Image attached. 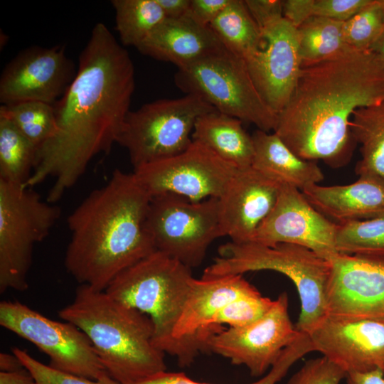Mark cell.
<instances>
[{"label": "cell", "mask_w": 384, "mask_h": 384, "mask_svg": "<svg viewBox=\"0 0 384 384\" xmlns=\"http://www.w3.org/2000/svg\"><path fill=\"white\" fill-rule=\"evenodd\" d=\"M134 89L129 53L106 25L97 23L80 55L73 80L53 105L56 131L38 149L32 174L23 186L55 178L46 201H58L90 161L109 153L117 143Z\"/></svg>", "instance_id": "6da1fadb"}, {"label": "cell", "mask_w": 384, "mask_h": 384, "mask_svg": "<svg viewBox=\"0 0 384 384\" xmlns=\"http://www.w3.org/2000/svg\"><path fill=\"white\" fill-rule=\"evenodd\" d=\"M383 101L384 67L370 50L350 49L302 68L273 132L301 159L338 169L350 161L357 144L353 114Z\"/></svg>", "instance_id": "7a4b0ae2"}, {"label": "cell", "mask_w": 384, "mask_h": 384, "mask_svg": "<svg viewBox=\"0 0 384 384\" xmlns=\"http://www.w3.org/2000/svg\"><path fill=\"white\" fill-rule=\"evenodd\" d=\"M151 198L133 173L117 169L70 214L64 264L80 284L105 291L120 272L156 250L147 226Z\"/></svg>", "instance_id": "3957f363"}, {"label": "cell", "mask_w": 384, "mask_h": 384, "mask_svg": "<svg viewBox=\"0 0 384 384\" xmlns=\"http://www.w3.org/2000/svg\"><path fill=\"white\" fill-rule=\"evenodd\" d=\"M58 316L86 334L105 371L119 384H136L166 370L150 318L105 291L79 284Z\"/></svg>", "instance_id": "277c9868"}, {"label": "cell", "mask_w": 384, "mask_h": 384, "mask_svg": "<svg viewBox=\"0 0 384 384\" xmlns=\"http://www.w3.org/2000/svg\"><path fill=\"white\" fill-rule=\"evenodd\" d=\"M195 278L191 269L157 250L120 272L105 292L114 299L147 315L154 326V343L189 366L204 348L176 339L174 329Z\"/></svg>", "instance_id": "5b68a950"}, {"label": "cell", "mask_w": 384, "mask_h": 384, "mask_svg": "<svg viewBox=\"0 0 384 384\" xmlns=\"http://www.w3.org/2000/svg\"><path fill=\"white\" fill-rule=\"evenodd\" d=\"M218 253L204 270L202 279L253 271H275L290 279L297 289L301 302L296 326L299 331L309 334L328 314L330 261L310 249L291 243L269 247L253 242H229L219 247Z\"/></svg>", "instance_id": "8992f818"}, {"label": "cell", "mask_w": 384, "mask_h": 384, "mask_svg": "<svg viewBox=\"0 0 384 384\" xmlns=\"http://www.w3.org/2000/svg\"><path fill=\"white\" fill-rule=\"evenodd\" d=\"M176 85L186 95H198L218 111L270 132L277 114L264 101L249 73L245 61L224 46L178 68Z\"/></svg>", "instance_id": "52a82bcc"}, {"label": "cell", "mask_w": 384, "mask_h": 384, "mask_svg": "<svg viewBox=\"0 0 384 384\" xmlns=\"http://www.w3.org/2000/svg\"><path fill=\"white\" fill-rule=\"evenodd\" d=\"M61 215L31 188L0 179V292L28 288V274L36 243Z\"/></svg>", "instance_id": "ba28073f"}, {"label": "cell", "mask_w": 384, "mask_h": 384, "mask_svg": "<svg viewBox=\"0 0 384 384\" xmlns=\"http://www.w3.org/2000/svg\"><path fill=\"white\" fill-rule=\"evenodd\" d=\"M217 110L192 94L161 99L129 111L117 143L128 151L134 169L184 151L198 118Z\"/></svg>", "instance_id": "9c48e42d"}, {"label": "cell", "mask_w": 384, "mask_h": 384, "mask_svg": "<svg viewBox=\"0 0 384 384\" xmlns=\"http://www.w3.org/2000/svg\"><path fill=\"white\" fill-rule=\"evenodd\" d=\"M148 229L156 250L189 268L199 266L210 245L224 236L220 226L218 198L191 201L164 193L151 198Z\"/></svg>", "instance_id": "30bf717a"}, {"label": "cell", "mask_w": 384, "mask_h": 384, "mask_svg": "<svg viewBox=\"0 0 384 384\" xmlns=\"http://www.w3.org/2000/svg\"><path fill=\"white\" fill-rule=\"evenodd\" d=\"M0 325L46 353L52 368L91 380L107 373L88 337L70 322L52 320L18 301L4 300Z\"/></svg>", "instance_id": "8fae6325"}, {"label": "cell", "mask_w": 384, "mask_h": 384, "mask_svg": "<svg viewBox=\"0 0 384 384\" xmlns=\"http://www.w3.org/2000/svg\"><path fill=\"white\" fill-rule=\"evenodd\" d=\"M238 171L193 140L181 154L143 165L133 174L151 198L173 193L198 202L219 198Z\"/></svg>", "instance_id": "7c38bea8"}, {"label": "cell", "mask_w": 384, "mask_h": 384, "mask_svg": "<svg viewBox=\"0 0 384 384\" xmlns=\"http://www.w3.org/2000/svg\"><path fill=\"white\" fill-rule=\"evenodd\" d=\"M301 334L293 326L288 313L286 292L279 295L260 319L240 327L218 329L206 339V351L243 365L254 377L263 376L281 356L284 349Z\"/></svg>", "instance_id": "4fadbf2b"}, {"label": "cell", "mask_w": 384, "mask_h": 384, "mask_svg": "<svg viewBox=\"0 0 384 384\" xmlns=\"http://www.w3.org/2000/svg\"><path fill=\"white\" fill-rule=\"evenodd\" d=\"M336 229L337 223L314 208L300 190L281 184L272 210L250 242L269 247L295 244L329 260L338 253L335 246Z\"/></svg>", "instance_id": "5bb4252c"}, {"label": "cell", "mask_w": 384, "mask_h": 384, "mask_svg": "<svg viewBox=\"0 0 384 384\" xmlns=\"http://www.w3.org/2000/svg\"><path fill=\"white\" fill-rule=\"evenodd\" d=\"M77 70L63 46H32L17 54L0 78L1 105L38 101L55 105Z\"/></svg>", "instance_id": "9a60e30c"}, {"label": "cell", "mask_w": 384, "mask_h": 384, "mask_svg": "<svg viewBox=\"0 0 384 384\" xmlns=\"http://www.w3.org/2000/svg\"><path fill=\"white\" fill-rule=\"evenodd\" d=\"M329 261L328 314L384 319V256L338 252Z\"/></svg>", "instance_id": "2e32d148"}, {"label": "cell", "mask_w": 384, "mask_h": 384, "mask_svg": "<svg viewBox=\"0 0 384 384\" xmlns=\"http://www.w3.org/2000/svg\"><path fill=\"white\" fill-rule=\"evenodd\" d=\"M308 335L314 351L346 373L384 371V319L327 314Z\"/></svg>", "instance_id": "e0dca14e"}, {"label": "cell", "mask_w": 384, "mask_h": 384, "mask_svg": "<svg viewBox=\"0 0 384 384\" xmlns=\"http://www.w3.org/2000/svg\"><path fill=\"white\" fill-rule=\"evenodd\" d=\"M262 33L265 48L245 63L260 95L278 114L292 97L302 69L297 28L283 18Z\"/></svg>", "instance_id": "ac0fdd59"}, {"label": "cell", "mask_w": 384, "mask_h": 384, "mask_svg": "<svg viewBox=\"0 0 384 384\" xmlns=\"http://www.w3.org/2000/svg\"><path fill=\"white\" fill-rule=\"evenodd\" d=\"M280 184L252 166L238 169L218 198L221 231L231 242H250L261 223L272 210Z\"/></svg>", "instance_id": "d6986e66"}, {"label": "cell", "mask_w": 384, "mask_h": 384, "mask_svg": "<svg viewBox=\"0 0 384 384\" xmlns=\"http://www.w3.org/2000/svg\"><path fill=\"white\" fill-rule=\"evenodd\" d=\"M257 289L242 274L210 279H194L181 316L174 329L176 339L202 346L214 327L209 324L227 304Z\"/></svg>", "instance_id": "ffe728a7"}, {"label": "cell", "mask_w": 384, "mask_h": 384, "mask_svg": "<svg viewBox=\"0 0 384 384\" xmlns=\"http://www.w3.org/2000/svg\"><path fill=\"white\" fill-rule=\"evenodd\" d=\"M319 212L339 223L384 217V178L363 174L341 186L310 185L302 191Z\"/></svg>", "instance_id": "44dd1931"}, {"label": "cell", "mask_w": 384, "mask_h": 384, "mask_svg": "<svg viewBox=\"0 0 384 384\" xmlns=\"http://www.w3.org/2000/svg\"><path fill=\"white\" fill-rule=\"evenodd\" d=\"M223 47L210 27L203 26L187 16L166 18L137 50L156 60L171 63L178 68Z\"/></svg>", "instance_id": "7402d4cb"}, {"label": "cell", "mask_w": 384, "mask_h": 384, "mask_svg": "<svg viewBox=\"0 0 384 384\" xmlns=\"http://www.w3.org/2000/svg\"><path fill=\"white\" fill-rule=\"evenodd\" d=\"M252 137L254 144L252 167L267 178L301 191L324 179V174L315 161L297 156L275 133L257 129Z\"/></svg>", "instance_id": "603a6c76"}, {"label": "cell", "mask_w": 384, "mask_h": 384, "mask_svg": "<svg viewBox=\"0 0 384 384\" xmlns=\"http://www.w3.org/2000/svg\"><path fill=\"white\" fill-rule=\"evenodd\" d=\"M192 140L209 149L238 169L252 166L254 144L252 135L235 117L213 110L200 116L195 123Z\"/></svg>", "instance_id": "cb8c5ba5"}, {"label": "cell", "mask_w": 384, "mask_h": 384, "mask_svg": "<svg viewBox=\"0 0 384 384\" xmlns=\"http://www.w3.org/2000/svg\"><path fill=\"white\" fill-rule=\"evenodd\" d=\"M209 27L227 50L245 62L265 48L262 33L244 0H231Z\"/></svg>", "instance_id": "d4e9b609"}, {"label": "cell", "mask_w": 384, "mask_h": 384, "mask_svg": "<svg viewBox=\"0 0 384 384\" xmlns=\"http://www.w3.org/2000/svg\"><path fill=\"white\" fill-rule=\"evenodd\" d=\"M350 128L361 145V159L357 162V175L375 174L384 178V101L356 110Z\"/></svg>", "instance_id": "484cf974"}, {"label": "cell", "mask_w": 384, "mask_h": 384, "mask_svg": "<svg viewBox=\"0 0 384 384\" xmlns=\"http://www.w3.org/2000/svg\"><path fill=\"white\" fill-rule=\"evenodd\" d=\"M343 23L314 16L297 28L302 68L322 62L351 49L345 41Z\"/></svg>", "instance_id": "4316f807"}, {"label": "cell", "mask_w": 384, "mask_h": 384, "mask_svg": "<svg viewBox=\"0 0 384 384\" xmlns=\"http://www.w3.org/2000/svg\"><path fill=\"white\" fill-rule=\"evenodd\" d=\"M121 44L137 48L166 19L156 0H112Z\"/></svg>", "instance_id": "83f0119b"}, {"label": "cell", "mask_w": 384, "mask_h": 384, "mask_svg": "<svg viewBox=\"0 0 384 384\" xmlns=\"http://www.w3.org/2000/svg\"><path fill=\"white\" fill-rule=\"evenodd\" d=\"M37 147L0 114V179L23 185L34 169Z\"/></svg>", "instance_id": "f1b7e54d"}, {"label": "cell", "mask_w": 384, "mask_h": 384, "mask_svg": "<svg viewBox=\"0 0 384 384\" xmlns=\"http://www.w3.org/2000/svg\"><path fill=\"white\" fill-rule=\"evenodd\" d=\"M0 114L8 118L37 147V150L56 131L53 105L38 101L1 105Z\"/></svg>", "instance_id": "f546056e"}, {"label": "cell", "mask_w": 384, "mask_h": 384, "mask_svg": "<svg viewBox=\"0 0 384 384\" xmlns=\"http://www.w3.org/2000/svg\"><path fill=\"white\" fill-rule=\"evenodd\" d=\"M338 252L384 256V217L337 223Z\"/></svg>", "instance_id": "4dcf8cb0"}, {"label": "cell", "mask_w": 384, "mask_h": 384, "mask_svg": "<svg viewBox=\"0 0 384 384\" xmlns=\"http://www.w3.org/2000/svg\"><path fill=\"white\" fill-rule=\"evenodd\" d=\"M309 338L300 335L292 344L286 347L278 361L266 375L249 384H277L287 373L289 368L306 354L312 352ZM117 384H119L117 383ZM136 384H212L201 383L188 378L183 373L164 371Z\"/></svg>", "instance_id": "1f68e13d"}, {"label": "cell", "mask_w": 384, "mask_h": 384, "mask_svg": "<svg viewBox=\"0 0 384 384\" xmlns=\"http://www.w3.org/2000/svg\"><path fill=\"white\" fill-rule=\"evenodd\" d=\"M383 31L384 21L378 0H372L343 23L345 41L356 50H369Z\"/></svg>", "instance_id": "d6a6232c"}, {"label": "cell", "mask_w": 384, "mask_h": 384, "mask_svg": "<svg viewBox=\"0 0 384 384\" xmlns=\"http://www.w3.org/2000/svg\"><path fill=\"white\" fill-rule=\"evenodd\" d=\"M274 300L263 297L258 290L242 295L224 306L212 319L209 327H240L262 317L272 306Z\"/></svg>", "instance_id": "836d02e7"}, {"label": "cell", "mask_w": 384, "mask_h": 384, "mask_svg": "<svg viewBox=\"0 0 384 384\" xmlns=\"http://www.w3.org/2000/svg\"><path fill=\"white\" fill-rule=\"evenodd\" d=\"M12 353L30 372L36 384H117L107 373L104 374L98 380H91L52 368L20 348L13 347Z\"/></svg>", "instance_id": "e575fe53"}, {"label": "cell", "mask_w": 384, "mask_h": 384, "mask_svg": "<svg viewBox=\"0 0 384 384\" xmlns=\"http://www.w3.org/2000/svg\"><path fill=\"white\" fill-rule=\"evenodd\" d=\"M346 372L325 356L307 361L287 384H339Z\"/></svg>", "instance_id": "d590c367"}, {"label": "cell", "mask_w": 384, "mask_h": 384, "mask_svg": "<svg viewBox=\"0 0 384 384\" xmlns=\"http://www.w3.org/2000/svg\"><path fill=\"white\" fill-rule=\"evenodd\" d=\"M372 0H314V16L345 22Z\"/></svg>", "instance_id": "8d00e7d4"}, {"label": "cell", "mask_w": 384, "mask_h": 384, "mask_svg": "<svg viewBox=\"0 0 384 384\" xmlns=\"http://www.w3.org/2000/svg\"><path fill=\"white\" fill-rule=\"evenodd\" d=\"M244 1L261 32L284 18L282 0H244Z\"/></svg>", "instance_id": "74e56055"}, {"label": "cell", "mask_w": 384, "mask_h": 384, "mask_svg": "<svg viewBox=\"0 0 384 384\" xmlns=\"http://www.w3.org/2000/svg\"><path fill=\"white\" fill-rule=\"evenodd\" d=\"M231 0H191L188 16L197 23L209 27Z\"/></svg>", "instance_id": "f35d334b"}, {"label": "cell", "mask_w": 384, "mask_h": 384, "mask_svg": "<svg viewBox=\"0 0 384 384\" xmlns=\"http://www.w3.org/2000/svg\"><path fill=\"white\" fill-rule=\"evenodd\" d=\"M314 0L282 1L283 17L298 28L306 20L314 16Z\"/></svg>", "instance_id": "ab89813d"}, {"label": "cell", "mask_w": 384, "mask_h": 384, "mask_svg": "<svg viewBox=\"0 0 384 384\" xmlns=\"http://www.w3.org/2000/svg\"><path fill=\"white\" fill-rule=\"evenodd\" d=\"M346 384H384V371L380 368L346 373Z\"/></svg>", "instance_id": "60d3db41"}, {"label": "cell", "mask_w": 384, "mask_h": 384, "mask_svg": "<svg viewBox=\"0 0 384 384\" xmlns=\"http://www.w3.org/2000/svg\"><path fill=\"white\" fill-rule=\"evenodd\" d=\"M156 1L167 18H179L188 14L191 0H156Z\"/></svg>", "instance_id": "b9f144b4"}, {"label": "cell", "mask_w": 384, "mask_h": 384, "mask_svg": "<svg viewBox=\"0 0 384 384\" xmlns=\"http://www.w3.org/2000/svg\"><path fill=\"white\" fill-rule=\"evenodd\" d=\"M0 384H36V381L26 369L14 372H0Z\"/></svg>", "instance_id": "7bdbcfd3"}, {"label": "cell", "mask_w": 384, "mask_h": 384, "mask_svg": "<svg viewBox=\"0 0 384 384\" xmlns=\"http://www.w3.org/2000/svg\"><path fill=\"white\" fill-rule=\"evenodd\" d=\"M25 368L19 358L14 355L1 352L0 353L1 372H14Z\"/></svg>", "instance_id": "ee69618b"}, {"label": "cell", "mask_w": 384, "mask_h": 384, "mask_svg": "<svg viewBox=\"0 0 384 384\" xmlns=\"http://www.w3.org/2000/svg\"><path fill=\"white\" fill-rule=\"evenodd\" d=\"M384 67V31L369 50Z\"/></svg>", "instance_id": "f6af8a7d"}, {"label": "cell", "mask_w": 384, "mask_h": 384, "mask_svg": "<svg viewBox=\"0 0 384 384\" xmlns=\"http://www.w3.org/2000/svg\"><path fill=\"white\" fill-rule=\"evenodd\" d=\"M378 1L380 5V8L382 15H383V18L384 21V0H378Z\"/></svg>", "instance_id": "bcb514c9"}]
</instances>
